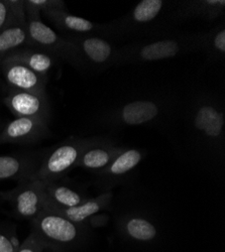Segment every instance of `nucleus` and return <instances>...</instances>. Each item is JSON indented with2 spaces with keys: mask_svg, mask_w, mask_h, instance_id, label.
Listing matches in <instances>:
<instances>
[{
  "mask_svg": "<svg viewBox=\"0 0 225 252\" xmlns=\"http://www.w3.org/2000/svg\"><path fill=\"white\" fill-rule=\"evenodd\" d=\"M175 123L183 124L201 149L221 156L225 145V105L218 92L202 90L182 101Z\"/></svg>",
  "mask_w": 225,
  "mask_h": 252,
  "instance_id": "obj_1",
  "label": "nucleus"
},
{
  "mask_svg": "<svg viewBox=\"0 0 225 252\" xmlns=\"http://www.w3.org/2000/svg\"><path fill=\"white\" fill-rule=\"evenodd\" d=\"M182 99L171 93L155 94L129 99L104 110L97 124L106 128L167 127L175 124Z\"/></svg>",
  "mask_w": 225,
  "mask_h": 252,
  "instance_id": "obj_2",
  "label": "nucleus"
},
{
  "mask_svg": "<svg viewBox=\"0 0 225 252\" xmlns=\"http://www.w3.org/2000/svg\"><path fill=\"white\" fill-rule=\"evenodd\" d=\"M174 1L141 0L120 18L105 23L104 37L112 40H138L168 32L172 27L171 10Z\"/></svg>",
  "mask_w": 225,
  "mask_h": 252,
  "instance_id": "obj_3",
  "label": "nucleus"
},
{
  "mask_svg": "<svg viewBox=\"0 0 225 252\" xmlns=\"http://www.w3.org/2000/svg\"><path fill=\"white\" fill-rule=\"evenodd\" d=\"M199 52L197 33L170 30L118 48V66L158 62Z\"/></svg>",
  "mask_w": 225,
  "mask_h": 252,
  "instance_id": "obj_4",
  "label": "nucleus"
},
{
  "mask_svg": "<svg viewBox=\"0 0 225 252\" xmlns=\"http://www.w3.org/2000/svg\"><path fill=\"white\" fill-rule=\"evenodd\" d=\"M32 224V232L46 248L54 251H65L75 247L85 237L89 229L48 209L39 213Z\"/></svg>",
  "mask_w": 225,
  "mask_h": 252,
  "instance_id": "obj_5",
  "label": "nucleus"
},
{
  "mask_svg": "<svg viewBox=\"0 0 225 252\" xmlns=\"http://www.w3.org/2000/svg\"><path fill=\"white\" fill-rule=\"evenodd\" d=\"M95 137V136H94ZM94 137H70L47 151L34 175L38 181L65 178L77 163Z\"/></svg>",
  "mask_w": 225,
  "mask_h": 252,
  "instance_id": "obj_6",
  "label": "nucleus"
},
{
  "mask_svg": "<svg viewBox=\"0 0 225 252\" xmlns=\"http://www.w3.org/2000/svg\"><path fill=\"white\" fill-rule=\"evenodd\" d=\"M65 37L76 47L77 69L97 73L118 66V48L109 39L96 34Z\"/></svg>",
  "mask_w": 225,
  "mask_h": 252,
  "instance_id": "obj_7",
  "label": "nucleus"
},
{
  "mask_svg": "<svg viewBox=\"0 0 225 252\" xmlns=\"http://www.w3.org/2000/svg\"><path fill=\"white\" fill-rule=\"evenodd\" d=\"M25 11L30 39L29 48L50 54L56 59L64 60L75 68H78L77 50L71 41L65 36H60L54 30L47 26L39 13Z\"/></svg>",
  "mask_w": 225,
  "mask_h": 252,
  "instance_id": "obj_8",
  "label": "nucleus"
},
{
  "mask_svg": "<svg viewBox=\"0 0 225 252\" xmlns=\"http://www.w3.org/2000/svg\"><path fill=\"white\" fill-rule=\"evenodd\" d=\"M4 202H8L14 215L32 221L45 210V199L40 182L31 179L18 183L13 190L3 192Z\"/></svg>",
  "mask_w": 225,
  "mask_h": 252,
  "instance_id": "obj_9",
  "label": "nucleus"
},
{
  "mask_svg": "<svg viewBox=\"0 0 225 252\" xmlns=\"http://www.w3.org/2000/svg\"><path fill=\"white\" fill-rule=\"evenodd\" d=\"M11 14L7 25L0 32V63L11 52L29 48V31L24 1L10 0Z\"/></svg>",
  "mask_w": 225,
  "mask_h": 252,
  "instance_id": "obj_10",
  "label": "nucleus"
},
{
  "mask_svg": "<svg viewBox=\"0 0 225 252\" xmlns=\"http://www.w3.org/2000/svg\"><path fill=\"white\" fill-rule=\"evenodd\" d=\"M3 104L15 116L42 119L47 122L51 118L50 101L47 94H36L6 88Z\"/></svg>",
  "mask_w": 225,
  "mask_h": 252,
  "instance_id": "obj_11",
  "label": "nucleus"
},
{
  "mask_svg": "<svg viewBox=\"0 0 225 252\" xmlns=\"http://www.w3.org/2000/svg\"><path fill=\"white\" fill-rule=\"evenodd\" d=\"M49 135V122L37 118L18 117L9 121L0 131V144H33Z\"/></svg>",
  "mask_w": 225,
  "mask_h": 252,
  "instance_id": "obj_12",
  "label": "nucleus"
},
{
  "mask_svg": "<svg viewBox=\"0 0 225 252\" xmlns=\"http://www.w3.org/2000/svg\"><path fill=\"white\" fill-rule=\"evenodd\" d=\"M0 71L6 88L36 94H47L48 76L37 74L22 64L6 60L0 63Z\"/></svg>",
  "mask_w": 225,
  "mask_h": 252,
  "instance_id": "obj_13",
  "label": "nucleus"
},
{
  "mask_svg": "<svg viewBox=\"0 0 225 252\" xmlns=\"http://www.w3.org/2000/svg\"><path fill=\"white\" fill-rule=\"evenodd\" d=\"M47 151L0 156V182L34 179Z\"/></svg>",
  "mask_w": 225,
  "mask_h": 252,
  "instance_id": "obj_14",
  "label": "nucleus"
},
{
  "mask_svg": "<svg viewBox=\"0 0 225 252\" xmlns=\"http://www.w3.org/2000/svg\"><path fill=\"white\" fill-rule=\"evenodd\" d=\"M225 14V0H185L174 1L171 10L172 24H178L193 18L213 22L223 19Z\"/></svg>",
  "mask_w": 225,
  "mask_h": 252,
  "instance_id": "obj_15",
  "label": "nucleus"
},
{
  "mask_svg": "<svg viewBox=\"0 0 225 252\" xmlns=\"http://www.w3.org/2000/svg\"><path fill=\"white\" fill-rule=\"evenodd\" d=\"M126 148L118 146L113 140L95 136L94 140L81 156L77 167L97 174L105 167Z\"/></svg>",
  "mask_w": 225,
  "mask_h": 252,
  "instance_id": "obj_16",
  "label": "nucleus"
},
{
  "mask_svg": "<svg viewBox=\"0 0 225 252\" xmlns=\"http://www.w3.org/2000/svg\"><path fill=\"white\" fill-rule=\"evenodd\" d=\"M39 182L44 194L45 208H71L91 198L82 189L61 181V179Z\"/></svg>",
  "mask_w": 225,
  "mask_h": 252,
  "instance_id": "obj_17",
  "label": "nucleus"
},
{
  "mask_svg": "<svg viewBox=\"0 0 225 252\" xmlns=\"http://www.w3.org/2000/svg\"><path fill=\"white\" fill-rule=\"evenodd\" d=\"M146 157V152L139 149H125L104 170L96 175L100 178L104 191H111V188L122 178L132 172Z\"/></svg>",
  "mask_w": 225,
  "mask_h": 252,
  "instance_id": "obj_18",
  "label": "nucleus"
},
{
  "mask_svg": "<svg viewBox=\"0 0 225 252\" xmlns=\"http://www.w3.org/2000/svg\"><path fill=\"white\" fill-rule=\"evenodd\" d=\"M44 15L58 30L65 32L67 35L96 34L103 36L105 32L104 24H95L89 19L76 16L70 13L67 7L49 10Z\"/></svg>",
  "mask_w": 225,
  "mask_h": 252,
  "instance_id": "obj_19",
  "label": "nucleus"
},
{
  "mask_svg": "<svg viewBox=\"0 0 225 252\" xmlns=\"http://www.w3.org/2000/svg\"><path fill=\"white\" fill-rule=\"evenodd\" d=\"M113 194L111 191L102 192L97 197L89 198L85 202L81 203L78 206L66 208V209H58V208H45L56 212L60 215L66 217L67 219L77 223L79 225L86 226L88 220L95 214L103 212L106 208L109 207ZM87 227V226H86Z\"/></svg>",
  "mask_w": 225,
  "mask_h": 252,
  "instance_id": "obj_20",
  "label": "nucleus"
},
{
  "mask_svg": "<svg viewBox=\"0 0 225 252\" xmlns=\"http://www.w3.org/2000/svg\"><path fill=\"white\" fill-rule=\"evenodd\" d=\"M118 228L126 237L136 242H150L158 236L156 225L139 214H128L120 218Z\"/></svg>",
  "mask_w": 225,
  "mask_h": 252,
  "instance_id": "obj_21",
  "label": "nucleus"
},
{
  "mask_svg": "<svg viewBox=\"0 0 225 252\" xmlns=\"http://www.w3.org/2000/svg\"><path fill=\"white\" fill-rule=\"evenodd\" d=\"M3 60L18 63L43 76H48L49 71L58 61L50 54L32 48L17 49L8 54Z\"/></svg>",
  "mask_w": 225,
  "mask_h": 252,
  "instance_id": "obj_22",
  "label": "nucleus"
},
{
  "mask_svg": "<svg viewBox=\"0 0 225 252\" xmlns=\"http://www.w3.org/2000/svg\"><path fill=\"white\" fill-rule=\"evenodd\" d=\"M199 52L206 54L212 62H224L225 60V22L222 19L220 24L205 32L197 33Z\"/></svg>",
  "mask_w": 225,
  "mask_h": 252,
  "instance_id": "obj_23",
  "label": "nucleus"
},
{
  "mask_svg": "<svg viewBox=\"0 0 225 252\" xmlns=\"http://www.w3.org/2000/svg\"><path fill=\"white\" fill-rule=\"evenodd\" d=\"M25 10L39 13L40 15L49 10L66 8V3L62 0H27L24 1Z\"/></svg>",
  "mask_w": 225,
  "mask_h": 252,
  "instance_id": "obj_24",
  "label": "nucleus"
},
{
  "mask_svg": "<svg viewBox=\"0 0 225 252\" xmlns=\"http://www.w3.org/2000/svg\"><path fill=\"white\" fill-rule=\"evenodd\" d=\"M45 246L38 239V237L32 232L26 238V240L18 245L16 252H44Z\"/></svg>",
  "mask_w": 225,
  "mask_h": 252,
  "instance_id": "obj_25",
  "label": "nucleus"
},
{
  "mask_svg": "<svg viewBox=\"0 0 225 252\" xmlns=\"http://www.w3.org/2000/svg\"><path fill=\"white\" fill-rule=\"evenodd\" d=\"M18 244L13 237H10L3 231H0V252H16Z\"/></svg>",
  "mask_w": 225,
  "mask_h": 252,
  "instance_id": "obj_26",
  "label": "nucleus"
},
{
  "mask_svg": "<svg viewBox=\"0 0 225 252\" xmlns=\"http://www.w3.org/2000/svg\"><path fill=\"white\" fill-rule=\"evenodd\" d=\"M11 14L10 0H0V32L7 25Z\"/></svg>",
  "mask_w": 225,
  "mask_h": 252,
  "instance_id": "obj_27",
  "label": "nucleus"
},
{
  "mask_svg": "<svg viewBox=\"0 0 225 252\" xmlns=\"http://www.w3.org/2000/svg\"><path fill=\"white\" fill-rule=\"evenodd\" d=\"M108 221V216L107 214H105L104 212H100L98 214L93 215L87 222L86 226L90 229V228H98V227H102L107 224Z\"/></svg>",
  "mask_w": 225,
  "mask_h": 252,
  "instance_id": "obj_28",
  "label": "nucleus"
},
{
  "mask_svg": "<svg viewBox=\"0 0 225 252\" xmlns=\"http://www.w3.org/2000/svg\"><path fill=\"white\" fill-rule=\"evenodd\" d=\"M1 88H3V89H5V90H6V85H5V83H4L3 79H2L1 71H0V89H1Z\"/></svg>",
  "mask_w": 225,
  "mask_h": 252,
  "instance_id": "obj_29",
  "label": "nucleus"
},
{
  "mask_svg": "<svg viewBox=\"0 0 225 252\" xmlns=\"http://www.w3.org/2000/svg\"><path fill=\"white\" fill-rule=\"evenodd\" d=\"M0 202H4V199H3V192H0Z\"/></svg>",
  "mask_w": 225,
  "mask_h": 252,
  "instance_id": "obj_30",
  "label": "nucleus"
},
{
  "mask_svg": "<svg viewBox=\"0 0 225 252\" xmlns=\"http://www.w3.org/2000/svg\"><path fill=\"white\" fill-rule=\"evenodd\" d=\"M4 127V126L1 124V123H0V131H1L2 130V128Z\"/></svg>",
  "mask_w": 225,
  "mask_h": 252,
  "instance_id": "obj_31",
  "label": "nucleus"
}]
</instances>
